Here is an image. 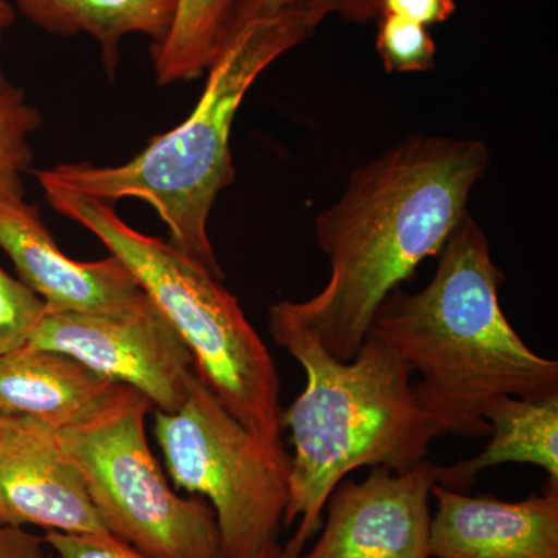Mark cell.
<instances>
[{"label":"cell","mask_w":558,"mask_h":558,"mask_svg":"<svg viewBox=\"0 0 558 558\" xmlns=\"http://www.w3.org/2000/svg\"><path fill=\"white\" fill-rule=\"evenodd\" d=\"M153 403L113 385L76 424L57 432L113 537L153 558H220L218 523L204 498L175 494L146 438Z\"/></svg>","instance_id":"6"},{"label":"cell","mask_w":558,"mask_h":558,"mask_svg":"<svg viewBox=\"0 0 558 558\" xmlns=\"http://www.w3.org/2000/svg\"><path fill=\"white\" fill-rule=\"evenodd\" d=\"M154 435L174 486L211 506L220 558H258L277 543L289 499L284 444L245 428L197 376L175 413L154 411Z\"/></svg>","instance_id":"7"},{"label":"cell","mask_w":558,"mask_h":558,"mask_svg":"<svg viewBox=\"0 0 558 558\" xmlns=\"http://www.w3.org/2000/svg\"><path fill=\"white\" fill-rule=\"evenodd\" d=\"M175 5L178 0H35L32 21L57 35L94 36L105 68L113 75L121 39L140 33L160 43L170 32Z\"/></svg>","instance_id":"15"},{"label":"cell","mask_w":558,"mask_h":558,"mask_svg":"<svg viewBox=\"0 0 558 558\" xmlns=\"http://www.w3.org/2000/svg\"><path fill=\"white\" fill-rule=\"evenodd\" d=\"M258 558H282V548L278 543H271L270 546H267V548L259 554Z\"/></svg>","instance_id":"25"},{"label":"cell","mask_w":558,"mask_h":558,"mask_svg":"<svg viewBox=\"0 0 558 558\" xmlns=\"http://www.w3.org/2000/svg\"><path fill=\"white\" fill-rule=\"evenodd\" d=\"M46 311L31 288L0 267V354L27 343Z\"/></svg>","instance_id":"19"},{"label":"cell","mask_w":558,"mask_h":558,"mask_svg":"<svg viewBox=\"0 0 558 558\" xmlns=\"http://www.w3.org/2000/svg\"><path fill=\"white\" fill-rule=\"evenodd\" d=\"M14 20H16V13H14V9L11 7L9 0H0V46H2L5 32L14 24ZM10 86V81L7 80L5 73H3L2 62H0V90L9 89Z\"/></svg>","instance_id":"24"},{"label":"cell","mask_w":558,"mask_h":558,"mask_svg":"<svg viewBox=\"0 0 558 558\" xmlns=\"http://www.w3.org/2000/svg\"><path fill=\"white\" fill-rule=\"evenodd\" d=\"M43 126L38 109L24 92L10 86L0 90V197H24V174L31 171V137Z\"/></svg>","instance_id":"17"},{"label":"cell","mask_w":558,"mask_h":558,"mask_svg":"<svg viewBox=\"0 0 558 558\" xmlns=\"http://www.w3.org/2000/svg\"><path fill=\"white\" fill-rule=\"evenodd\" d=\"M258 9H281L300 3H326L349 21L366 22L379 17L380 0H238Z\"/></svg>","instance_id":"22"},{"label":"cell","mask_w":558,"mask_h":558,"mask_svg":"<svg viewBox=\"0 0 558 558\" xmlns=\"http://www.w3.org/2000/svg\"><path fill=\"white\" fill-rule=\"evenodd\" d=\"M46 199L131 270L189 348L194 373L220 405L260 438L282 442L274 357L220 278L170 242L132 229L105 202L58 193Z\"/></svg>","instance_id":"5"},{"label":"cell","mask_w":558,"mask_h":558,"mask_svg":"<svg viewBox=\"0 0 558 558\" xmlns=\"http://www.w3.org/2000/svg\"><path fill=\"white\" fill-rule=\"evenodd\" d=\"M0 524L109 534L57 432L38 418L0 416Z\"/></svg>","instance_id":"10"},{"label":"cell","mask_w":558,"mask_h":558,"mask_svg":"<svg viewBox=\"0 0 558 558\" xmlns=\"http://www.w3.org/2000/svg\"><path fill=\"white\" fill-rule=\"evenodd\" d=\"M236 0H178L170 32L154 44V72L160 86L207 72L229 31Z\"/></svg>","instance_id":"16"},{"label":"cell","mask_w":558,"mask_h":558,"mask_svg":"<svg viewBox=\"0 0 558 558\" xmlns=\"http://www.w3.org/2000/svg\"><path fill=\"white\" fill-rule=\"evenodd\" d=\"M0 248L47 311L120 314L148 300L116 256L92 263L69 258L44 226L39 209L24 197H0Z\"/></svg>","instance_id":"11"},{"label":"cell","mask_w":558,"mask_h":558,"mask_svg":"<svg viewBox=\"0 0 558 558\" xmlns=\"http://www.w3.org/2000/svg\"><path fill=\"white\" fill-rule=\"evenodd\" d=\"M490 442L468 461L439 468L438 483L468 494L481 472L495 465L532 464L558 486V395L542 399L502 398L488 409Z\"/></svg>","instance_id":"14"},{"label":"cell","mask_w":558,"mask_h":558,"mask_svg":"<svg viewBox=\"0 0 558 558\" xmlns=\"http://www.w3.org/2000/svg\"><path fill=\"white\" fill-rule=\"evenodd\" d=\"M333 13L326 3L258 9L238 2L229 31L209 62L207 83L189 119L126 163H61L36 172L44 193L98 202L138 199L163 220L172 247L223 278L208 236L213 205L234 179V117L260 73L311 38Z\"/></svg>","instance_id":"3"},{"label":"cell","mask_w":558,"mask_h":558,"mask_svg":"<svg viewBox=\"0 0 558 558\" xmlns=\"http://www.w3.org/2000/svg\"><path fill=\"white\" fill-rule=\"evenodd\" d=\"M28 343L64 352L112 384L137 389L161 413L185 403L196 376L189 348L149 296L120 314L46 311Z\"/></svg>","instance_id":"8"},{"label":"cell","mask_w":558,"mask_h":558,"mask_svg":"<svg viewBox=\"0 0 558 558\" xmlns=\"http://www.w3.org/2000/svg\"><path fill=\"white\" fill-rule=\"evenodd\" d=\"M376 50L388 73L428 72L436 65V43L427 27L380 14Z\"/></svg>","instance_id":"18"},{"label":"cell","mask_w":558,"mask_h":558,"mask_svg":"<svg viewBox=\"0 0 558 558\" xmlns=\"http://www.w3.org/2000/svg\"><path fill=\"white\" fill-rule=\"evenodd\" d=\"M454 11L457 0H380V14H395L427 28L449 21Z\"/></svg>","instance_id":"21"},{"label":"cell","mask_w":558,"mask_h":558,"mask_svg":"<svg viewBox=\"0 0 558 558\" xmlns=\"http://www.w3.org/2000/svg\"><path fill=\"white\" fill-rule=\"evenodd\" d=\"M113 385L72 355L27 341L0 354V416L35 417L60 432L87 416Z\"/></svg>","instance_id":"13"},{"label":"cell","mask_w":558,"mask_h":558,"mask_svg":"<svg viewBox=\"0 0 558 558\" xmlns=\"http://www.w3.org/2000/svg\"><path fill=\"white\" fill-rule=\"evenodd\" d=\"M49 558H153L112 534H65L49 531L43 537Z\"/></svg>","instance_id":"20"},{"label":"cell","mask_w":558,"mask_h":558,"mask_svg":"<svg viewBox=\"0 0 558 558\" xmlns=\"http://www.w3.org/2000/svg\"><path fill=\"white\" fill-rule=\"evenodd\" d=\"M488 165L481 140L411 135L352 171L340 199L315 220L328 282L310 300H284L290 314L332 357L354 359L380 304L469 215Z\"/></svg>","instance_id":"1"},{"label":"cell","mask_w":558,"mask_h":558,"mask_svg":"<svg viewBox=\"0 0 558 558\" xmlns=\"http://www.w3.org/2000/svg\"><path fill=\"white\" fill-rule=\"evenodd\" d=\"M438 470L425 459L405 472L373 468L365 480L340 481L318 542L300 558H432L429 497Z\"/></svg>","instance_id":"9"},{"label":"cell","mask_w":558,"mask_h":558,"mask_svg":"<svg viewBox=\"0 0 558 558\" xmlns=\"http://www.w3.org/2000/svg\"><path fill=\"white\" fill-rule=\"evenodd\" d=\"M0 558H49L43 537L0 524Z\"/></svg>","instance_id":"23"},{"label":"cell","mask_w":558,"mask_h":558,"mask_svg":"<svg viewBox=\"0 0 558 558\" xmlns=\"http://www.w3.org/2000/svg\"><path fill=\"white\" fill-rule=\"evenodd\" d=\"M432 558H558V486L521 501L432 488Z\"/></svg>","instance_id":"12"},{"label":"cell","mask_w":558,"mask_h":558,"mask_svg":"<svg viewBox=\"0 0 558 558\" xmlns=\"http://www.w3.org/2000/svg\"><path fill=\"white\" fill-rule=\"evenodd\" d=\"M16 3L22 13L32 20L33 11H35V0H16Z\"/></svg>","instance_id":"26"},{"label":"cell","mask_w":558,"mask_h":558,"mask_svg":"<svg viewBox=\"0 0 558 558\" xmlns=\"http://www.w3.org/2000/svg\"><path fill=\"white\" fill-rule=\"evenodd\" d=\"M271 337L306 373V387L282 413L290 429L284 526L300 520L282 558H300L340 481L360 468L405 472L427 459L440 432L411 388V368L387 341L368 332L354 359L337 360L293 317L284 301L269 310Z\"/></svg>","instance_id":"4"},{"label":"cell","mask_w":558,"mask_h":558,"mask_svg":"<svg viewBox=\"0 0 558 558\" xmlns=\"http://www.w3.org/2000/svg\"><path fill=\"white\" fill-rule=\"evenodd\" d=\"M438 256L427 288L392 290L369 332L418 374L414 398L440 435L484 438L497 400L558 395V362L535 354L506 318L505 274L475 220L465 216Z\"/></svg>","instance_id":"2"}]
</instances>
